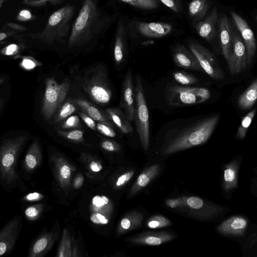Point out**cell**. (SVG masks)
I'll return each instance as SVG.
<instances>
[{"instance_id":"6da1fadb","label":"cell","mask_w":257,"mask_h":257,"mask_svg":"<svg viewBox=\"0 0 257 257\" xmlns=\"http://www.w3.org/2000/svg\"><path fill=\"white\" fill-rule=\"evenodd\" d=\"M27 140V137L20 136L6 139L0 145V184L5 189L27 190L18 170L19 157Z\"/></svg>"},{"instance_id":"7a4b0ae2","label":"cell","mask_w":257,"mask_h":257,"mask_svg":"<svg viewBox=\"0 0 257 257\" xmlns=\"http://www.w3.org/2000/svg\"><path fill=\"white\" fill-rule=\"evenodd\" d=\"M103 21L95 0H84L72 26L68 47H80L89 42L102 27Z\"/></svg>"},{"instance_id":"3957f363","label":"cell","mask_w":257,"mask_h":257,"mask_svg":"<svg viewBox=\"0 0 257 257\" xmlns=\"http://www.w3.org/2000/svg\"><path fill=\"white\" fill-rule=\"evenodd\" d=\"M220 116L212 115L186 128L169 142L163 154L169 155L204 144L215 128Z\"/></svg>"},{"instance_id":"277c9868","label":"cell","mask_w":257,"mask_h":257,"mask_svg":"<svg viewBox=\"0 0 257 257\" xmlns=\"http://www.w3.org/2000/svg\"><path fill=\"white\" fill-rule=\"evenodd\" d=\"M75 9L73 6L66 5L56 11L49 18L44 29L31 34V37L49 45L63 42L69 34Z\"/></svg>"},{"instance_id":"5b68a950","label":"cell","mask_w":257,"mask_h":257,"mask_svg":"<svg viewBox=\"0 0 257 257\" xmlns=\"http://www.w3.org/2000/svg\"><path fill=\"white\" fill-rule=\"evenodd\" d=\"M83 91L95 103L105 105L109 103L112 92L105 69L97 65L88 70L83 77Z\"/></svg>"},{"instance_id":"8992f818","label":"cell","mask_w":257,"mask_h":257,"mask_svg":"<svg viewBox=\"0 0 257 257\" xmlns=\"http://www.w3.org/2000/svg\"><path fill=\"white\" fill-rule=\"evenodd\" d=\"M70 82L68 78L61 83L54 77L48 78L42 106V113L46 120L51 118L66 99Z\"/></svg>"},{"instance_id":"52a82bcc","label":"cell","mask_w":257,"mask_h":257,"mask_svg":"<svg viewBox=\"0 0 257 257\" xmlns=\"http://www.w3.org/2000/svg\"><path fill=\"white\" fill-rule=\"evenodd\" d=\"M167 103L172 106H181L202 103L211 96L209 89L204 87H183L172 85L165 93Z\"/></svg>"},{"instance_id":"ba28073f","label":"cell","mask_w":257,"mask_h":257,"mask_svg":"<svg viewBox=\"0 0 257 257\" xmlns=\"http://www.w3.org/2000/svg\"><path fill=\"white\" fill-rule=\"evenodd\" d=\"M135 92L136 106L134 119L142 146L145 151H147L150 144L149 113L142 81L139 75L136 79Z\"/></svg>"},{"instance_id":"9c48e42d","label":"cell","mask_w":257,"mask_h":257,"mask_svg":"<svg viewBox=\"0 0 257 257\" xmlns=\"http://www.w3.org/2000/svg\"><path fill=\"white\" fill-rule=\"evenodd\" d=\"M188 46L189 50L198 61L203 70L210 77L218 81L224 78V71L212 52L196 42H190Z\"/></svg>"},{"instance_id":"30bf717a","label":"cell","mask_w":257,"mask_h":257,"mask_svg":"<svg viewBox=\"0 0 257 257\" xmlns=\"http://www.w3.org/2000/svg\"><path fill=\"white\" fill-rule=\"evenodd\" d=\"M49 164L57 185L66 195L67 194L72 174L76 170V167L63 156L57 154L50 155Z\"/></svg>"},{"instance_id":"8fae6325","label":"cell","mask_w":257,"mask_h":257,"mask_svg":"<svg viewBox=\"0 0 257 257\" xmlns=\"http://www.w3.org/2000/svg\"><path fill=\"white\" fill-rule=\"evenodd\" d=\"M89 212L90 220L93 224H107L113 214V203L106 196L95 195L90 203Z\"/></svg>"},{"instance_id":"7c38bea8","label":"cell","mask_w":257,"mask_h":257,"mask_svg":"<svg viewBox=\"0 0 257 257\" xmlns=\"http://www.w3.org/2000/svg\"><path fill=\"white\" fill-rule=\"evenodd\" d=\"M22 218L13 217L0 231V256L8 254L14 248L22 227Z\"/></svg>"},{"instance_id":"4fadbf2b","label":"cell","mask_w":257,"mask_h":257,"mask_svg":"<svg viewBox=\"0 0 257 257\" xmlns=\"http://www.w3.org/2000/svg\"><path fill=\"white\" fill-rule=\"evenodd\" d=\"M227 62L229 72L232 75L242 72L247 67L245 48L242 39L237 34L232 37L230 53Z\"/></svg>"},{"instance_id":"5bb4252c","label":"cell","mask_w":257,"mask_h":257,"mask_svg":"<svg viewBox=\"0 0 257 257\" xmlns=\"http://www.w3.org/2000/svg\"><path fill=\"white\" fill-rule=\"evenodd\" d=\"M230 14L235 25L241 33L246 50V65L249 67L252 63L256 49L253 32L246 21L240 16L234 12H231Z\"/></svg>"},{"instance_id":"9a60e30c","label":"cell","mask_w":257,"mask_h":257,"mask_svg":"<svg viewBox=\"0 0 257 257\" xmlns=\"http://www.w3.org/2000/svg\"><path fill=\"white\" fill-rule=\"evenodd\" d=\"M135 93L133 85L132 71L129 69L123 81L120 106L131 122L134 119Z\"/></svg>"},{"instance_id":"2e32d148","label":"cell","mask_w":257,"mask_h":257,"mask_svg":"<svg viewBox=\"0 0 257 257\" xmlns=\"http://www.w3.org/2000/svg\"><path fill=\"white\" fill-rule=\"evenodd\" d=\"M42 161V152L39 142L34 140L31 143L22 162L23 175L28 179L40 167Z\"/></svg>"},{"instance_id":"e0dca14e","label":"cell","mask_w":257,"mask_h":257,"mask_svg":"<svg viewBox=\"0 0 257 257\" xmlns=\"http://www.w3.org/2000/svg\"><path fill=\"white\" fill-rule=\"evenodd\" d=\"M57 238V233L54 231L42 232L32 241L29 248L28 256H44L51 249Z\"/></svg>"},{"instance_id":"ac0fdd59","label":"cell","mask_w":257,"mask_h":257,"mask_svg":"<svg viewBox=\"0 0 257 257\" xmlns=\"http://www.w3.org/2000/svg\"><path fill=\"white\" fill-rule=\"evenodd\" d=\"M174 237L173 233L167 231H147L131 236L127 240L135 244L156 246L169 242Z\"/></svg>"},{"instance_id":"d6986e66","label":"cell","mask_w":257,"mask_h":257,"mask_svg":"<svg viewBox=\"0 0 257 257\" xmlns=\"http://www.w3.org/2000/svg\"><path fill=\"white\" fill-rule=\"evenodd\" d=\"M173 60L177 67L193 71H203L194 54L183 45H178L174 48Z\"/></svg>"},{"instance_id":"ffe728a7","label":"cell","mask_w":257,"mask_h":257,"mask_svg":"<svg viewBox=\"0 0 257 257\" xmlns=\"http://www.w3.org/2000/svg\"><path fill=\"white\" fill-rule=\"evenodd\" d=\"M248 220L240 216H234L223 221L217 228V231L224 235L240 236L244 234Z\"/></svg>"},{"instance_id":"44dd1931","label":"cell","mask_w":257,"mask_h":257,"mask_svg":"<svg viewBox=\"0 0 257 257\" xmlns=\"http://www.w3.org/2000/svg\"><path fill=\"white\" fill-rule=\"evenodd\" d=\"M73 102L77 108L84 112L95 121L105 123L112 127H114L109 116L105 112L99 110L89 101L80 98L72 99Z\"/></svg>"},{"instance_id":"7402d4cb","label":"cell","mask_w":257,"mask_h":257,"mask_svg":"<svg viewBox=\"0 0 257 257\" xmlns=\"http://www.w3.org/2000/svg\"><path fill=\"white\" fill-rule=\"evenodd\" d=\"M218 17L217 9L214 8L203 20L199 21L196 24V32L201 37L208 41L214 38Z\"/></svg>"},{"instance_id":"603a6c76","label":"cell","mask_w":257,"mask_h":257,"mask_svg":"<svg viewBox=\"0 0 257 257\" xmlns=\"http://www.w3.org/2000/svg\"><path fill=\"white\" fill-rule=\"evenodd\" d=\"M218 21L222 53L227 61L231 51L232 39L231 27L227 17L225 15L222 14Z\"/></svg>"},{"instance_id":"cb8c5ba5","label":"cell","mask_w":257,"mask_h":257,"mask_svg":"<svg viewBox=\"0 0 257 257\" xmlns=\"http://www.w3.org/2000/svg\"><path fill=\"white\" fill-rule=\"evenodd\" d=\"M160 171L159 164L152 165L145 169L138 177L129 192L132 197L146 187L159 174Z\"/></svg>"},{"instance_id":"d4e9b609","label":"cell","mask_w":257,"mask_h":257,"mask_svg":"<svg viewBox=\"0 0 257 257\" xmlns=\"http://www.w3.org/2000/svg\"><path fill=\"white\" fill-rule=\"evenodd\" d=\"M143 35L149 38H161L169 34L172 29L170 24L162 22H142L138 28Z\"/></svg>"},{"instance_id":"484cf974","label":"cell","mask_w":257,"mask_h":257,"mask_svg":"<svg viewBox=\"0 0 257 257\" xmlns=\"http://www.w3.org/2000/svg\"><path fill=\"white\" fill-rule=\"evenodd\" d=\"M144 217L141 212L132 211L125 214L120 220L116 228L118 235L140 228Z\"/></svg>"},{"instance_id":"4316f807","label":"cell","mask_w":257,"mask_h":257,"mask_svg":"<svg viewBox=\"0 0 257 257\" xmlns=\"http://www.w3.org/2000/svg\"><path fill=\"white\" fill-rule=\"evenodd\" d=\"M105 112L109 116L111 121L124 134H130L133 132L131 122L127 119L122 109L119 107L107 108Z\"/></svg>"},{"instance_id":"83f0119b","label":"cell","mask_w":257,"mask_h":257,"mask_svg":"<svg viewBox=\"0 0 257 257\" xmlns=\"http://www.w3.org/2000/svg\"><path fill=\"white\" fill-rule=\"evenodd\" d=\"M257 99V80L255 79L240 95L237 103L242 109H248L254 104Z\"/></svg>"},{"instance_id":"f1b7e54d","label":"cell","mask_w":257,"mask_h":257,"mask_svg":"<svg viewBox=\"0 0 257 257\" xmlns=\"http://www.w3.org/2000/svg\"><path fill=\"white\" fill-rule=\"evenodd\" d=\"M80 160L86 170V174L91 179H97L98 173L103 169L101 162L94 156L84 152L80 154Z\"/></svg>"},{"instance_id":"f546056e","label":"cell","mask_w":257,"mask_h":257,"mask_svg":"<svg viewBox=\"0 0 257 257\" xmlns=\"http://www.w3.org/2000/svg\"><path fill=\"white\" fill-rule=\"evenodd\" d=\"M238 164L232 161L226 165L223 173V185L225 191H229L237 187Z\"/></svg>"},{"instance_id":"4dcf8cb0","label":"cell","mask_w":257,"mask_h":257,"mask_svg":"<svg viewBox=\"0 0 257 257\" xmlns=\"http://www.w3.org/2000/svg\"><path fill=\"white\" fill-rule=\"evenodd\" d=\"M209 0H192L188 5V13L194 22H199L204 17L210 7Z\"/></svg>"},{"instance_id":"1f68e13d","label":"cell","mask_w":257,"mask_h":257,"mask_svg":"<svg viewBox=\"0 0 257 257\" xmlns=\"http://www.w3.org/2000/svg\"><path fill=\"white\" fill-rule=\"evenodd\" d=\"M77 107L73 102L72 99L65 100L54 114V122H60L72 115L77 109Z\"/></svg>"},{"instance_id":"d6a6232c","label":"cell","mask_w":257,"mask_h":257,"mask_svg":"<svg viewBox=\"0 0 257 257\" xmlns=\"http://www.w3.org/2000/svg\"><path fill=\"white\" fill-rule=\"evenodd\" d=\"M124 56V29L122 24H119L116 33L114 47V58L115 63H121Z\"/></svg>"},{"instance_id":"836d02e7","label":"cell","mask_w":257,"mask_h":257,"mask_svg":"<svg viewBox=\"0 0 257 257\" xmlns=\"http://www.w3.org/2000/svg\"><path fill=\"white\" fill-rule=\"evenodd\" d=\"M72 240L67 228L63 231L62 238L58 248L57 257H70L72 255Z\"/></svg>"},{"instance_id":"e575fe53","label":"cell","mask_w":257,"mask_h":257,"mask_svg":"<svg viewBox=\"0 0 257 257\" xmlns=\"http://www.w3.org/2000/svg\"><path fill=\"white\" fill-rule=\"evenodd\" d=\"M45 209V204L39 203L27 206L24 211L25 218L29 221L38 220L42 215Z\"/></svg>"},{"instance_id":"d590c367","label":"cell","mask_w":257,"mask_h":257,"mask_svg":"<svg viewBox=\"0 0 257 257\" xmlns=\"http://www.w3.org/2000/svg\"><path fill=\"white\" fill-rule=\"evenodd\" d=\"M57 133L60 137L73 143H83L84 142V131L80 129L59 130Z\"/></svg>"},{"instance_id":"8d00e7d4","label":"cell","mask_w":257,"mask_h":257,"mask_svg":"<svg viewBox=\"0 0 257 257\" xmlns=\"http://www.w3.org/2000/svg\"><path fill=\"white\" fill-rule=\"evenodd\" d=\"M255 111L256 108H254L242 117L236 135L237 139L242 140L245 138L248 128L254 117Z\"/></svg>"},{"instance_id":"74e56055","label":"cell","mask_w":257,"mask_h":257,"mask_svg":"<svg viewBox=\"0 0 257 257\" xmlns=\"http://www.w3.org/2000/svg\"><path fill=\"white\" fill-rule=\"evenodd\" d=\"M171 225L170 220L161 215H154L150 217L146 222V226L152 229L163 228Z\"/></svg>"},{"instance_id":"f35d334b","label":"cell","mask_w":257,"mask_h":257,"mask_svg":"<svg viewBox=\"0 0 257 257\" xmlns=\"http://www.w3.org/2000/svg\"><path fill=\"white\" fill-rule=\"evenodd\" d=\"M128 4L135 7L145 9L152 10L156 9L159 6L157 0H118Z\"/></svg>"},{"instance_id":"ab89813d","label":"cell","mask_w":257,"mask_h":257,"mask_svg":"<svg viewBox=\"0 0 257 257\" xmlns=\"http://www.w3.org/2000/svg\"><path fill=\"white\" fill-rule=\"evenodd\" d=\"M173 77L176 81L183 85H191L198 81L195 76L183 71L174 72Z\"/></svg>"},{"instance_id":"60d3db41","label":"cell","mask_w":257,"mask_h":257,"mask_svg":"<svg viewBox=\"0 0 257 257\" xmlns=\"http://www.w3.org/2000/svg\"><path fill=\"white\" fill-rule=\"evenodd\" d=\"M81 126L79 116L77 115H71L63 120L60 125L62 130L78 128Z\"/></svg>"},{"instance_id":"b9f144b4","label":"cell","mask_w":257,"mask_h":257,"mask_svg":"<svg viewBox=\"0 0 257 257\" xmlns=\"http://www.w3.org/2000/svg\"><path fill=\"white\" fill-rule=\"evenodd\" d=\"M96 130L101 134L109 138H114L116 136L115 131L111 126L102 122L96 123Z\"/></svg>"},{"instance_id":"7bdbcfd3","label":"cell","mask_w":257,"mask_h":257,"mask_svg":"<svg viewBox=\"0 0 257 257\" xmlns=\"http://www.w3.org/2000/svg\"><path fill=\"white\" fill-rule=\"evenodd\" d=\"M134 174V170H130L119 176L115 182L114 187L119 189L123 187L130 181Z\"/></svg>"},{"instance_id":"ee69618b","label":"cell","mask_w":257,"mask_h":257,"mask_svg":"<svg viewBox=\"0 0 257 257\" xmlns=\"http://www.w3.org/2000/svg\"><path fill=\"white\" fill-rule=\"evenodd\" d=\"M101 148L108 152H118L121 147L116 142L111 140H104L101 143Z\"/></svg>"},{"instance_id":"f6af8a7d","label":"cell","mask_w":257,"mask_h":257,"mask_svg":"<svg viewBox=\"0 0 257 257\" xmlns=\"http://www.w3.org/2000/svg\"><path fill=\"white\" fill-rule=\"evenodd\" d=\"M65 0H24L23 3L28 6L33 7H41L50 3L52 5H57Z\"/></svg>"},{"instance_id":"bcb514c9","label":"cell","mask_w":257,"mask_h":257,"mask_svg":"<svg viewBox=\"0 0 257 257\" xmlns=\"http://www.w3.org/2000/svg\"><path fill=\"white\" fill-rule=\"evenodd\" d=\"M45 198L44 195L38 192H30L23 196L21 200L26 202H35L43 200Z\"/></svg>"},{"instance_id":"7dc6e473","label":"cell","mask_w":257,"mask_h":257,"mask_svg":"<svg viewBox=\"0 0 257 257\" xmlns=\"http://www.w3.org/2000/svg\"><path fill=\"white\" fill-rule=\"evenodd\" d=\"M19 45L16 44H10L3 48L0 53L4 55L12 56L17 54L20 50Z\"/></svg>"},{"instance_id":"c3c4849f","label":"cell","mask_w":257,"mask_h":257,"mask_svg":"<svg viewBox=\"0 0 257 257\" xmlns=\"http://www.w3.org/2000/svg\"><path fill=\"white\" fill-rule=\"evenodd\" d=\"M21 64L22 67L27 70L33 69L41 65V63L30 57H23Z\"/></svg>"},{"instance_id":"681fc988","label":"cell","mask_w":257,"mask_h":257,"mask_svg":"<svg viewBox=\"0 0 257 257\" xmlns=\"http://www.w3.org/2000/svg\"><path fill=\"white\" fill-rule=\"evenodd\" d=\"M78 114L83 121L89 128L94 131L97 130L96 127V122L94 119L81 111H79L78 112Z\"/></svg>"},{"instance_id":"f907efd6","label":"cell","mask_w":257,"mask_h":257,"mask_svg":"<svg viewBox=\"0 0 257 257\" xmlns=\"http://www.w3.org/2000/svg\"><path fill=\"white\" fill-rule=\"evenodd\" d=\"M35 18L31 12L28 10H23L19 12L17 16L16 19L21 22L32 21Z\"/></svg>"},{"instance_id":"816d5d0a","label":"cell","mask_w":257,"mask_h":257,"mask_svg":"<svg viewBox=\"0 0 257 257\" xmlns=\"http://www.w3.org/2000/svg\"><path fill=\"white\" fill-rule=\"evenodd\" d=\"M166 204L173 209H182L183 206V197L175 199H169L166 201Z\"/></svg>"},{"instance_id":"f5cc1de1","label":"cell","mask_w":257,"mask_h":257,"mask_svg":"<svg viewBox=\"0 0 257 257\" xmlns=\"http://www.w3.org/2000/svg\"><path fill=\"white\" fill-rule=\"evenodd\" d=\"M164 5L176 13L180 11V5L178 0H159Z\"/></svg>"},{"instance_id":"db71d44e","label":"cell","mask_w":257,"mask_h":257,"mask_svg":"<svg viewBox=\"0 0 257 257\" xmlns=\"http://www.w3.org/2000/svg\"><path fill=\"white\" fill-rule=\"evenodd\" d=\"M84 182V177L83 175L80 173H77L72 182V187L75 189H78L80 188Z\"/></svg>"},{"instance_id":"11a10c76","label":"cell","mask_w":257,"mask_h":257,"mask_svg":"<svg viewBox=\"0 0 257 257\" xmlns=\"http://www.w3.org/2000/svg\"><path fill=\"white\" fill-rule=\"evenodd\" d=\"M5 26L21 31H25L27 29V28L25 26L13 23H9L7 24Z\"/></svg>"},{"instance_id":"9f6ffc18","label":"cell","mask_w":257,"mask_h":257,"mask_svg":"<svg viewBox=\"0 0 257 257\" xmlns=\"http://www.w3.org/2000/svg\"><path fill=\"white\" fill-rule=\"evenodd\" d=\"M12 33H6L4 32L0 33V42L6 39L7 38L12 35Z\"/></svg>"},{"instance_id":"6f0895ef","label":"cell","mask_w":257,"mask_h":257,"mask_svg":"<svg viewBox=\"0 0 257 257\" xmlns=\"http://www.w3.org/2000/svg\"><path fill=\"white\" fill-rule=\"evenodd\" d=\"M3 99H2V98H1L0 97V111H1V109L2 108V105H3Z\"/></svg>"},{"instance_id":"680465c9","label":"cell","mask_w":257,"mask_h":257,"mask_svg":"<svg viewBox=\"0 0 257 257\" xmlns=\"http://www.w3.org/2000/svg\"><path fill=\"white\" fill-rule=\"evenodd\" d=\"M4 1L5 0H0V9L1 8V7H2L3 4L4 2Z\"/></svg>"},{"instance_id":"91938a15","label":"cell","mask_w":257,"mask_h":257,"mask_svg":"<svg viewBox=\"0 0 257 257\" xmlns=\"http://www.w3.org/2000/svg\"><path fill=\"white\" fill-rule=\"evenodd\" d=\"M4 42H0V45L2 44H3Z\"/></svg>"}]
</instances>
